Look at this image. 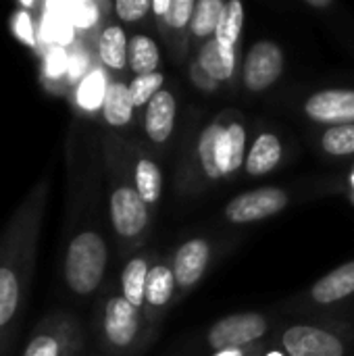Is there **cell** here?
<instances>
[{"instance_id":"obj_1","label":"cell","mask_w":354,"mask_h":356,"mask_svg":"<svg viewBox=\"0 0 354 356\" xmlns=\"http://www.w3.org/2000/svg\"><path fill=\"white\" fill-rule=\"evenodd\" d=\"M48 192V179L33 184L0 234V356L13 355L29 307Z\"/></svg>"},{"instance_id":"obj_2","label":"cell","mask_w":354,"mask_h":356,"mask_svg":"<svg viewBox=\"0 0 354 356\" xmlns=\"http://www.w3.org/2000/svg\"><path fill=\"white\" fill-rule=\"evenodd\" d=\"M79 332L69 315H46L33 325L21 356H75Z\"/></svg>"},{"instance_id":"obj_3","label":"cell","mask_w":354,"mask_h":356,"mask_svg":"<svg viewBox=\"0 0 354 356\" xmlns=\"http://www.w3.org/2000/svg\"><path fill=\"white\" fill-rule=\"evenodd\" d=\"M108 213L113 229L121 238H136L148 223V209L131 186H117L108 196Z\"/></svg>"},{"instance_id":"obj_4","label":"cell","mask_w":354,"mask_h":356,"mask_svg":"<svg viewBox=\"0 0 354 356\" xmlns=\"http://www.w3.org/2000/svg\"><path fill=\"white\" fill-rule=\"evenodd\" d=\"M267 332L265 317L257 313H240L230 315L221 321H217L209 332V344L215 350H234L244 344H250L252 340H259Z\"/></svg>"},{"instance_id":"obj_5","label":"cell","mask_w":354,"mask_h":356,"mask_svg":"<svg viewBox=\"0 0 354 356\" xmlns=\"http://www.w3.org/2000/svg\"><path fill=\"white\" fill-rule=\"evenodd\" d=\"M284 71V52L275 42H257L244 58V83L252 92H263Z\"/></svg>"},{"instance_id":"obj_6","label":"cell","mask_w":354,"mask_h":356,"mask_svg":"<svg viewBox=\"0 0 354 356\" xmlns=\"http://www.w3.org/2000/svg\"><path fill=\"white\" fill-rule=\"evenodd\" d=\"M288 204V194L280 188H259L236 196L225 207V215L234 223H250L280 213Z\"/></svg>"},{"instance_id":"obj_7","label":"cell","mask_w":354,"mask_h":356,"mask_svg":"<svg viewBox=\"0 0 354 356\" xmlns=\"http://www.w3.org/2000/svg\"><path fill=\"white\" fill-rule=\"evenodd\" d=\"M138 309L129 300H125L123 296H111L104 302L102 334L113 348L123 350L131 346V342L138 336Z\"/></svg>"},{"instance_id":"obj_8","label":"cell","mask_w":354,"mask_h":356,"mask_svg":"<svg viewBox=\"0 0 354 356\" xmlns=\"http://www.w3.org/2000/svg\"><path fill=\"white\" fill-rule=\"evenodd\" d=\"M282 342L290 356H344V344L334 334L311 325L290 327Z\"/></svg>"},{"instance_id":"obj_9","label":"cell","mask_w":354,"mask_h":356,"mask_svg":"<svg viewBox=\"0 0 354 356\" xmlns=\"http://www.w3.org/2000/svg\"><path fill=\"white\" fill-rule=\"evenodd\" d=\"M307 115L319 123L354 125V90H325L313 94L305 104Z\"/></svg>"},{"instance_id":"obj_10","label":"cell","mask_w":354,"mask_h":356,"mask_svg":"<svg viewBox=\"0 0 354 356\" xmlns=\"http://www.w3.org/2000/svg\"><path fill=\"white\" fill-rule=\"evenodd\" d=\"M207 263H209V244L204 240L186 242L175 254V263H173L175 284L184 288L196 284L202 277Z\"/></svg>"},{"instance_id":"obj_11","label":"cell","mask_w":354,"mask_h":356,"mask_svg":"<svg viewBox=\"0 0 354 356\" xmlns=\"http://www.w3.org/2000/svg\"><path fill=\"white\" fill-rule=\"evenodd\" d=\"M173 123H175V98L171 92L161 90L146 106V117H144L146 134L152 142L161 144L171 136Z\"/></svg>"},{"instance_id":"obj_12","label":"cell","mask_w":354,"mask_h":356,"mask_svg":"<svg viewBox=\"0 0 354 356\" xmlns=\"http://www.w3.org/2000/svg\"><path fill=\"white\" fill-rule=\"evenodd\" d=\"M311 294H313V300H317L321 305H330V302L342 300V298L354 294V261L344 263L342 267H338L332 273H328L325 277H321L313 286Z\"/></svg>"},{"instance_id":"obj_13","label":"cell","mask_w":354,"mask_h":356,"mask_svg":"<svg viewBox=\"0 0 354 356\" xmlns=\"http://www.w3.org/2000/svg\"><path fill=\"white\" fill-rule=\"evenodd\" d=\"M129 40L119 25H106L98 38V56L102 65L111 71H121L127 67Z\"/></svg>"},{"instance_id":"obj_14","label":"cell","mask_w":354,"mask_h":356,"mask_svg":"<svg viewBox=\"0 0 354 356\" xmlns=\"http://www.w3.org/2000/svg\"><path fill=\"white\" fill-rule=\"evenodd\" d=\"M198 65L211 79L221 81V79L232 77L234 67H236V52H234V48L223 46L217 42V38H213L202 46Z\"/></svg>"},{"instance_id":"obj_15","label":"cell","mask_w":354,"mask_h":356,"mask_svg":"<svg viewBox=\"0 0 354 356\" xmlns=\"http://www.w3.org/2000/svg\"><path fill=\"white\" fill-rule=\"evenodd\" d=\"M134 102L129 96V88L123 81H108L104 102H102V117L113 127H123L131 121Z\"/></svg>"},{"instance_id":"obj_16","label":"cell","mask_w":354,"mask_h":356,"mask_svg":"<svg viewBox=\"0 0 354 356\" xmlns=\"http://www.w3.org/2000/svg\"><path fill=\"white\" fill-rule=\"evenodd\" d=\"M244 144H246V131L242 125L234 123V125L223 129L221 140H219V150H217L221 175H230L242 167Z\"/></svg>"},{"instance_id":"obj_17","label":"cell","mask_w":354,"mask_h":356,"mask_svg":"<svg viewBox=\"0 0 354 356\" xmlns=\"http://www.w3.org/2000/svg\"><path fill=\"white\" fill-rule=\"evenodd\" d=\"M282 159V144L273 134H261L246 156V171L250 175H265L277 167Z\"/></svg>"},{"instance_id":"obj_18","label":"cell","mask_w":354,"mask_h":356,"mask_svg":"<svg viewBox=\"0 0 354 356\" xmlns=\"http://www.w3.org/2000/svg\"><path fill=\"white\" fill-rule=\"evenodd\" d=\"M161 54H159V46L152 42V38L148 35H134L129 40V48H127V65L136 75H148V73H156Z\"/></svg>"},{"instance_id":"obj_19","label":"cell","mask_w":354,"mask_h":356,"mask_svg":"<svg viewBox=\"0 0 354 356\" xmlns=\"http://www.w3.org/2000/svg\"><path fill=\"white\" fill-rule=\"evenodd\" d=\"M148 265L144 259H131L121 275V286H123V298L129 300L136 309L146 302V280H148Z\"/></svg>"},{"instance_id":"obj_20","label":"cell","mask_w":354,"mask_h":356,"mask_svg":"<svg viewBox=\"0 0 354 356\" xmlns=\"http://www.w3.org/2000/svg\"><path fill=\"white\" fill-rule=\"evenodd\" d=\"M106 75L100 71V69H94L90 73H86L77 86V104L86 111H96V108H102V102H104V94H106Z\"/></svg>"},{"instance_id":"obj_21","label":"cell","mask_w":354,"mask_h":356,"mask_svg":"<svg viewBox=\"0 0 354 356\" xmlns=\"http://www.w3.org/2000/svg\"><path fill=\"white\" fill-rule=\"evenodd\" d=\"M134 179H136V190L146 204H154L161 198L163 177H161V169L152 161L140 159L134 171Z\"/></svg>"},{"instance_id":"obj_22","label":"cell","mask_w":354,"mask_h":356,"mask_svg":"<svg viewBox=\"0 0 354 356\" xmlns=\"http://www.w3.org/2000/svg\"><path fill=\"white\" fill-rule=\"evenodd\" d=\"M225 13V4L221 0H200L196 2L194 15H192V31L200 38H207L211 33H217L221 19Z\"/></svg>"},{"instance_id":"obj_23","label":"cell","mask_w":354,"mask_h":356,"mask_svg":"<svg viewBox=\"0 0 354 356\" xmlns=\"http://www.w3.org/2000/svg\"><path fill=\"white\" fill-rule=\"evenodd\" d=\"M173 288H175L173 271L165 265L152 267L148 271V280H146V302H150L152 307H161V305L169 302Z\"/></svg>"},{"instance_id":"obj_24","label":"cell","mask_w":354,"mask_h":356,"mask_svg":"<svg viewBox=\"0 0 354 356\" xmlns=\"http://www.w3.org/2000/svg\"><path fill=\"white\" fill-rule=\"evenodd\" d=\"M225 127H221L219 123H213L204 129L200 144H198V156L202 163V169L209 177L217 179L221 177V169H219V159H217V150H219V140Z\"/></svg>"},{"instance_id":"obj_25","label":"cell","mask_w":354,"mask_h":356,"mask_svg":"<svg viewBox=\"0 0 354 356\" xmlns=\"http://www.w3.org/2000/svg\"><path fill=\"white\" fill-rule=\"evenodd\" d=\"M242 25H244V6H242V2H238V0L227 2L221 25H219V29L215 33L217 42L227 46V48H234L238 38H240Z\"/></svg>"},{"instance_id":"obj_26","label":"cell","mask_w":354,"mask_h":356,"mask_svg":"<svg viewBox=\"0 0 354 356\" xmlns=\"http://www.w3.org/2000/svg\"><path fill=\"white\" fill-rule=\"evenodd\" d=\"M161 86H163V75L159 71L148 75H136L127 83L134 106H144V104L148 106V102L161 92Z\"/></svg>"},{"instance_id":"obj_27","label":"cell","mask_w":354,"mask_h":356,"mask_svg":"<svg viewBox=\"0 0 354 356\" xmlns=\"http://www.w3.org/2000/svg\"><path fill=\"white\" fill-rule=\"evenodd\" d=\"M323 150L336 156L354 154V125H334L321 138Z\"/></svg>"},{"instance_id":"obj_28","label":"cell","mask_w":354,"mask_h":356,"mask_svg":"<svg viewBox=\"0 0 354 356\" xmlns=\"http://www.w3.org/2000/svg\"><path fill=\"white\" fill-rule=\"evenodd\" d=\"M150 8H152L150 0H117L115 2V13L119 15L121 21H127V23L140 21Z\"/></svg>"},{"instance_id":"obj_29","label":"cell","mask_w":354,"mask_h":356,"mask_svg":"<svg viewBox=\"0 0 354 356\" xmlns=\"http://www.w3.org/2000/svg\"><path fill=\"white\" fill-rule=\"evenodd\" d=\"M196 2L194 0H171V8L165 15V19L173 25V27H184L188 21H192Z\"/></svg>"},{"instance_id":"obj_30","label":"cell","mask_w":354,"mask_h":356,"mask_svg":"<svg viewBox=\"0 0 354 356\" xmlns=\"http://www.w3.org/2000/svg\"><path fill=\"white\" fill-rule=\"evenodd\" d=\"M13 29H15V33H17L25 44H29L31 48H38L35 27H33V23H31V15H29V13H23V10L15 13V17H13Z\"/></svg>"},{"instance_id":"obj_31","label":"cell","mask_w":354,"mask_h":356,"mask_svg":"<svg viewBox=\"0 0 354 356\" xmlns=\"http://www.w3.org/2000/svg\"><path fill=\"white\" fill-rule=\"evenodd\" d=\"M75 15H73V23L77 27H90L96 21V6L92 2H81L73 6Z\"/></svg>"},{"instance_id":"obj_32","label":"cell","mask_w":354,"mask_h":356,"mask_svg":"<svg viewBox=\"0 0 354 356\" xmlns=\"http://www.w3.org/2000/svg\"><path fill=\"white\" fill-rule=\"evenodd\" d=\"M169 8H171V0H154L152 2V10L161 17H165L169 13Z\"/></svg>"},{"instance_id":"obj_33","label":"cell","mask_w":354,"mask_h":356,"mask_svg":"<svg viewBox=\"0 0 354 356\" xmlns=\"http://www.w3.org/2000/svg\"><path fill=\"white\" fill-rule=\"evenodd\" d=\"M309 4H311V6H319V8H323V6H330L332 2H330V0H309Z\"/></svg>"},{"instance_id":"obj_34","label":"cell","mask_w":354,"mask_h":356,"mask_svg":"<svg viewBox=\"0 0 354 356\" xmlns=\"http://www.w3.org/2000/svg\"><path fill=\"white\" fill-rule=\"evenodd\" d=\"M215 356H242V353H240L238 348H234V350H223V353H217Z\"/></svg>"},{"instance_id":"obj_35","label":"cell","mask_w":354,"mask_h":356,"mask_svg":"<svg viewBox=\"0 0 354 356\" xmlns=\"http://www.w3.org/2000/svg\"><path fill=\"white\" fill-rule=\"evenodd\" d=\"M269 356H282V355H277V353H273V355H269Z\"/></svg>"}]
</instances>
